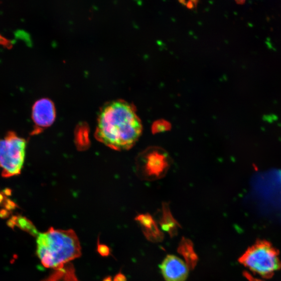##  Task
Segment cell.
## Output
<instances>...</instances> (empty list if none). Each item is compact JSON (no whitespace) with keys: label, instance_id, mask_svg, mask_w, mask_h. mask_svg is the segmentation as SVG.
<instances>
[{"label":"cell","instance_id":"cell-11","mask_svg":"<svg viewBox=\"0 0 281 281\" xmlns=\"http://www.w3.org/2000/svg\"><path fill=\"white\" fill-rule=\"evenodd\" d=\"M9 227L14 228L15 226L25 231L33 236H38L39 233L36 227L32 222L25 217L14 216L11 217L7 222Z\"/></svg>","mask_w":281,"mask_h":281},{"label":"cell","instance_id":"cell-6","mask_svg":"<svg viewBox=\"0 0 281 281\" xmlns=\"http://www.w3.org/2000/svg\"><path fill=\"white\" fill-rule=\"evenodd\" d=\"M56 110L54 103L49 99L42 98L35 102L32 109V119L34 124L31 135L42 133L54 122Z\"/></svg>","mask_w":281,"mask_h":281},{"label":"cell","instance_id":"cell-17","mask_svg":"<svg viewBox=\"0 0 281 281\" xmlns=\"http://www.w3.org/2000/svg\"><path fill=\"white\" fill-rule=\"evenodd\" d=\"M103 281H113L112 277L108 276L106 278H105Z\"/></svg>","mask_w":281,"mask_h":281},{"label":"cell","instance_id":"cell-5","mask_svg":"<svg viewBox=\"0 0 281 281\" xmlns=\"http://www.w3.org/2000/svg\"><path fill=\"white\" fill-rule=\"evenodd\" d=\"M26 141L15 133L0 138V168L2 175L9 178L21 173L25 161Z\"/></svg>","mask_w":281,"mask_h":281},{"label":"cell","instance_id":"cell-16","mask_svg":"<svg viewBox=\"0 0 281 281\" xmlns=\"http://www.w3.org/2000/svg\"><path fill=\"white\" fill-rule=\"evenodd\" d=\"M113 280V281H127L126 277L121 272L117 274Z\"/></svg>","mask_w":281,"mask_h":281},{"label":"cell","instance_id":"cell-7","mask_svg":"<svg viewBox=\"0 0 281 281\" xmlns=\"http://www.w3.org/2000/svg\"><path fill=\"white\" fill-rule=\"evenodd\" d=\"M188 268L182 260L174 255H168L160 266L166 281H185L188 276Z\"/></svg>","mask_w":281,"mask_h":281},{"label":"cell","instance_id":"cell-8","mask_svg":"<svg viewBox=\"0 0 281 281\" xmlns=\"http://www.w3.org/2000/svg\"><path fill=\"white\" fill-rule=\"evenodd\" d=\"M136 220L142 227L146 238L150 241H158L161 238V234L154 220L148 214H140L137 216Z\"/></svg>","mask_w":281,"mask_h":281},{"label":"cell","instance_id":"cell-2","mask_svg":"<svg viewBox=\"0 0 281 281\" xmlns=\"http://www.w3.org/2000/svg\"><path fill=\"white\" fill-rule=\"evenodd\" d=\"M37 254L42 265L54 270L61 269L81 255V247L72 229L50 228L37 236Z\"/></svg>","mask_w":281,"mask_h":281},{"label":"cell","instance_id":"cell-9","mask_svg":"<svg viewBox=\"0 0 281 281\" xmlns=\"http://www.w3.org/2000/svg\"><path fill=\"white\" fill-rule=\"evenodd\" d=\"M42 281H80L76 274L73 264L69 263L64 267L55 270L49 277Z\"/></svg>","mask_w":281,"mask_h":281},{"label":"cell","instance_id":"cell-4","mask_svg":"<svg viewBox=\"0 0 281 281\" xmlns=\"http://www.w3.org/2000/svg\"><path fill=\"white\" fill-rule=\"evenodd\" d=\"M172 163L168 152L158 146L147 148L138 156L136 170L138 177L146 181H154L165 177Z\"/></svg>","mask_w":281,"mask_h":281},{"label":"cell","instance_id":"cell-12","mask_svg":"<svg viewBox=\"0 0 281 281\" xmlns=\"http://www.w3.org/2000/svg\"><path fill=\"white\" fill-rule=\"evenodd\" d=\"M179 252L183 256L188 267L193 268L196 265L197 257L194 252L192 243L183 239L179 247Z\"/></svg>","mask_w":281,"mask_h":281},{"label":"cell","instance_id":"cell-1","mask_svg":"<svg viewBox=\"0 0 281 281\" xmlns=\"http://www.w3.org/2000/svg\"><path fill=\"white\" fill-rule=\"evenodd\" d=\"M142 124L133 104L120 100L105 104L98 116L96 138L116 150L131 148L141 136Z\"/></svg>","mask_w":281,"mask_h":281},{"label":"cell","instance_id":"cell-3","mask_svg":"<svg viewBox=\"0 0 281 281\" xmlns=\"http://www.w3.org/2000/svg\"><path fill=\"white\" fill-rule=\"evenodd\" d=\"M240 262L251 271L265 278L271 277L281 268L278 251L266 241L257 242L242 256Z\"/></svg>","mask_w":281,"mask_h":281},{"label":"cell","instance_id":"cell-13","mask_svg":"<svg viewBox=\"0 0 281 281\" xmlns=\"http://www.w3.org/2000/svg\"><path fill=\"white\" fill-rule=\"evenodd\" d=\"M160 223L162 228L166 230L174 228L176 225V221L173 219L167 203H164L162 205Z\"/></svg>","mask_w":281,"mask_h":281},{"label":"cell","instance_id":"cell-14","mask_svg":"<svg viewBox=\"0 0 281 281\" xmlns=\"http://www.w3.org/2000/svg\"><path fill=\"white\" fill-rule=\"evenodd\" d=\"M171 130V124L164 120H159L154 122L151 126V132L153 134L165 133Z\"/></svg>","mask_w":281,"mask_h":281},{"label":"cell","instance_id":"cell-10","mask_svg":"<svg viewBox=\"0 0 281 281\" xmlns=\"http://www.w3.org/2000/svg\"><path fill=\"white\" fill-rule=\"evenodd\" d=\"M75 142L76 147L80 150H85L89 148L90 145L89 128L87 124L81 123L77 126Z\"/></svg>","mask_w":281,"mask_h":281},{"label":"cell","instance_id":"cell-15","mask_svg":"<svg viewBox=\"0 0 281 281\" xmlns=\"http://www.w3.org/2000/svg\"><path fill=\"white\" fill-rule=\"evenodd\" d=\"M97 251L103 257H108L111 254V250L108 246L98 243Z\"/></svg>","mask_w":281,"mask_h":281}]
</instances>
